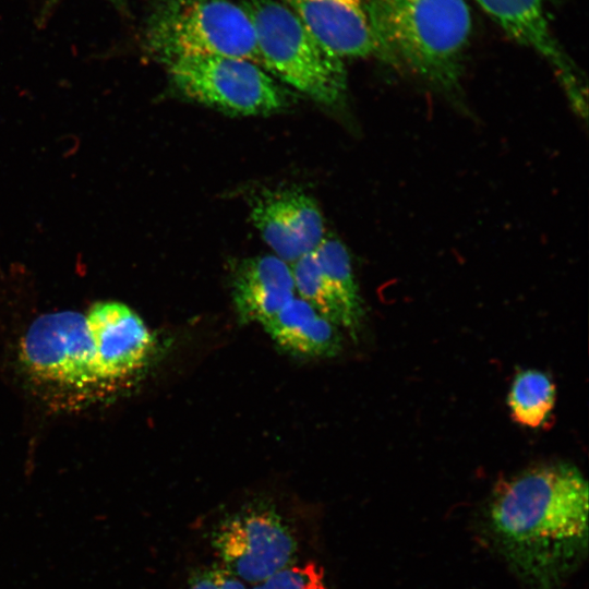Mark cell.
I'll return each instance as SVG.
<instances>
[{"instance_id": "cell-17", "label": "cell", "mask_w": 589, "mask_h": 589, "mask_svg": "<svg viewBox=\"0 0 589 589\" xmlns=\"http://www.w3.org/2000/svg\"><path fill=\"white\" fill-rule=\"evenodd\" d=\"M224 566L208 560L192 567L185 578L183 589H251Z\"/></svg>"}, {"instance_id": "cell-14", "label": "cell", "mask_w": 589, "mask_h": 589, "mask_svg": "<svg viewBox=\"0 0 589 589\" xmlns=\"http://www.w3.org/2000/svg\"><path fill=\"white\" fill-rule=\"evenodd\" d=\"M262 326L278 347L294 356L332 358L342 349L340 328L301 298L293 297Z\"/></svg>"}, {"instance_id": "cell-18", "label": "cell", "mask_w": 589, "mask_h": 589, "mask_svg": "<svg viewBox=\"0 0 589 589\" xmlns=\"http://www.w3.org/2000/svg\"><path fill=\"white\" fill-rule=\"evenodd\" d=\"M61 1L63 0H45L43 10L40 12L41 15L46 19L48 16V13H50L51 10H53L57 7V4H59ZM105 1L115 5H122L127 2V0H105Z\"/></svg>"}, {"instance_id": "cell-3", "label": "cell", "mask_w": 589, "mask_h": 589, "mask_svg": "<svg viewBox=\"0 0 589 589\" xmlns=\"http://www.w3.org/2000/svg\"><path fill=\"white\" fill-rule=\"evenodd\" d=\"M203 520L209 560L251 587L315 558L318 519L273 497L244 500Z\"/></svg>"}, {"instance_id": "cell-6", "label": "cell", "mask_w": 589, "mask_h": 589, "mask_svg": "<svg viewBox=\"0 0 589 589\" xmlns=\"http://www.w3.org/2000/svg\"><path fill=\"white\" fill-rule=\"evenodd\" d=\"M145 47L163 64L190 57H231L260 64L251 20L232 0H160L149 14Z\"/></svg>"}, {"instance_id": "cell-5", "label": "cell", "mask_w": 589, "mask_h": 589, "mask_svg": "<svg viewBox=\"0 0 589 589\" xmlns=\"http://www.w3.org/2000/svg\"><path fill=\"white\" fill-rule=\"evenodd\" d=\"M254 28L261 67L327 107L346 100L344 60L329 52L279 0H240Z\"/></svg>"}, {"instance_id": "cell-9", "label": "cell", "mask_w": 589, "mask_h": 589, "mask_svg": "<svg viewBox=\"0 0 589 589\" xmlns=\"http://www.w3.org/2000/svg\"><path fill=\"white\" fill-rule=\"evenodd\" d=\"M250 217L274 255L289 265L314 251L325 238L321 211L301 190L263 192L255 199Z\"/></svg>"}, {"instance_id": "cell-11", "label": "cell", "mask_w": 589, "mask_h": 589, "mask_svg": "<svg viewBox=\"0 0 589 589\" xmlns=\"http://www.w3.org/2000/svg\"><path fill=\"white\" fill-rule=\"evenodd\" d=\"M476 1L512 39L533 49L553 67L574 109L586 117V84L552 33L546 19V0Z\"/></svg>"}, {"instance_id": "cell-16", "label": "cell", "mask_w": 589, "mask_h": 589, "mask_svg": "<svg viewBox=\"0 0 589 589\" xmlns=\"http://www.w3.org/2000/svg\"><path fill=\"white\" fill-rule=\"evenodd\" d=\"M251 589H330L316 558L297 564Z\"/></svg>"}, {"instance_id": "cell-4", "label": "cell", "mask_w": 589, "mask_h": 589, "mask_svg": "<svg viewBox=\"0 0 589 589\" xmlns=\"http://www.w3.org/2000/svg\"><path fill=\"white\" fill-rule=\"evenodd\" d=\"M20 361L31 383L56 408H77L108 398L85 315L60 311L38 316L24 334Z\"/></svg>"}, {"instance_id": "cell-2", "label": "cell", "mask_w": 589, "mask_h": 589, "mask_svg": "<svg viewBox=\"0 0 589 589\" xmlns=\"http://www.w3.org/2000/svg\"><path fill=\"white\" fill-rule=\"evenodd\" d=\"M364 5L377 58L459 97L472 32L466 0H364Z\"/></svg>"}, {"instance_id": "cell-1", "label": "cell", "mask_w": 589, "mask_h": 589, "mask_svg": "<svg viewBox=\"0 0 589 589\" xmlns=\"http://www.w3.org/2000/svg\"><path fill=\"white\" fill-rule=\"evenodd\" d=\"M588 482L570 464L501 481L484 509L490 543L530 589H562L588 553Z\"/></svg>"}, {"instance_id": "cell-10", "label": "cell", "mask_w": 589, "mask_h": 589, "mask_svg": "<svg viewBox=\"0 0 589 589\" xmlns=\"http://www.w3.org/2000/svg\"><path fill=\"white\" fill-rule=\"evenodd\" d=\"M313 252L316 265L303 276L300 296L321 315L356 338L362 326L364 308L350 254L336 238H324Z\"/></svg>"}, {"instance_id": "cell-12", "label": "cell", "mask_w": 589, "mask_h": 589, "mask_svg": "<svg viewBox=\"0 0 589 589\" xmlns=\"http://www.w3.org/2000/svg\"><path fill=\"white\" fill-rule=\"evenodd\" d=\"M279 1L337 58L376 57L364 0Z\"/></svg>"}, {"instance_id": "cell-8", "label": "cell", "mask_w": 589, "mask_h": 589, "mask_svg": "<svg viewBox=\"0 0 589 589\" xmlns=\"http://www.w3.org/2000/svg\"><path fill=\"white\" fill-rule=\"evenodd\" d=\"M84 315L99 376L112 395L148 362L154 337L141 316L122 302H95Z\"/></svg>"}, {"instance_id": "cell-13", "label": "cell", "mask_w": 589, "mask_h": 589, "mask_svg": "<svg viewBox=\"0 0 589 589\" xmlns=\"http://www.w3.org/2000/svg\"><path fill=\"white\" fill-rule=\"evenodd\" d=\"M289 264L276 255L244 260L232 279V300L242 324L260 323L273 317L294 297Z\"/></svg>"}, {"instance_id": "cell-7", "label": "cell", "mask_w": 589, "mask_h": 589, "mask_svg": "<svg viewBox=\"0 0 589 589\" xmlns=\"http://www.w3.org/2000/svg\"><path fill=\"white\" fill-rule=\"evenodd\" d=\"M164 65L173 86L187 98L238 116H261L284 109L289 98L274 77L250 60L190 57Z\"/></svg>"}, {"instance_id": "cell-15", "label": "cell", "mask_w": 589, "mask_h": 589, "mask_svg": "<svg viewBox=\"0 0 589 589\" xmlns=\"http://www.w3.org/2000/svg\"><path fill=\"white\" fill-rule=\"evenodd\" d=\"M555 399V385L545 373L524 370L512 382L507 405L514 421L537 429L549 422Z\"/></svg>"}]
</instances>
